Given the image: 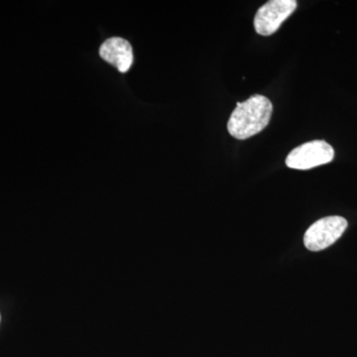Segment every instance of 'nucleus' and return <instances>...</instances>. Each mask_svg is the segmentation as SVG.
Instances as JSON below:
<instances>
[{
  "instance_id": "1",
  "label": "nucleus",
  "mask_w": 357,
  "mask_h": 357,
  "mask_svg": "<svg viewBox=\"0 0 357 357\" xmlns=\"http://www.w3.org/2000/svg\"><path fill=\"white\" fill-rule=\"evenodd\" d=\"M273 105L266 96L255 95L243 102H237L230 115L227 130L232 137L245 140L266 128L271 119Z\"/></svg>"
},
{
  "instance_id": "2",
  "label": "nucleus",
  "mask_w": 357,
  "mask_h": 357,
  "mask_svg": "<svg viewBox=\"0 0 357 357\" xmlns=\"http://www.w3.org/2000/svg\"><path fill=\"white\" fill-rule=\"evenodd\" d=\"M335 158V150L324 140H314L300 145L290 152L286 165L296 170H309L330 163Z\"/></svg>"
},
{
  "instance_id": "3",
  "label": "nucleus",
  "mask_w": 357,
  "mask_h": 357,
  "mask_svg": "<svg viewBox=\"0 0 357 357\" xmlns=\"http://www.w3.org/2000/svg\"><path fill=\"white\" fill-rule=\"evenodd\" d=\"M347 222L342 217L321 218L307 229L304 236L305 246L310 251H321L333 245L344 234Z\"/></svg>"
},
{
  "instance_id": "4",
  "label": "nucleus",
  "mask_w": 357,
  "mask_h": 357,
  "mask_svg": "<svg viewBox=\"0 0 357 357\" xmlns=\"http://www.w3.org/2000/svg\"><path fill=\"white\" fill-rule=\"evenodd\" d=\"M297 8L296 0H271L258 9L255 17L256 32L262 36H270L280 28Z\"/></svg>"
},
{
  "instance_id": "5",
  "label": "nucleus",
  "mask_w": 357,
  "mask_h": 357,
  "mask_svg": "<svg viewBox=\"0 0 357 357\" xmlns=\"http://www.w3.org/2000/svg\"><path fill=\"white\" fill-rule=\"evenodd\" d=\"M100 55L121 73L128 72L133 64L132 47L128 41L119 37L107 40L100 47Z\"/></svg>"
}]
</instances>
